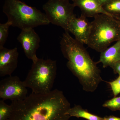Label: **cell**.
<instances>
[{
	"mask_svg": "<svg viewBox=\"0 0 120 120\" xmlns=\"http://www.w3.org/2000/svg\"><path fill=\"white\" fill-rule=\"evenodd\" d=\"M112 91L114 96L116 97L120 93V76L118 78L112 82H109Z\"/></svg>",
	"mask_w": 120,
	"mask_h": 120,
	"instance_id": "ac0fdd59",
	"label": "cell"
},
{
	"mask_svg": "<svg viewBox=\"0 0 120 120\" xmlns=\"http://www.w3.org/2000/svg\"><path fill=\"white\" fill-rule=\"evenodd\" d=\"M75 7L69 0H48L43 9L50 23L67 31L70 22L76 16L74 13Z\"/></svg>",
	"mask_w": 120,
	"mask_h": 120,
	"instance_id": "8992f818",
	"label": "cell"
},
{
	"mask_svg": "<svg viewBox=\"0 0 120 120\" xmlns=\"http://www.w3.org/2000/svg\"><path fill=\"white\" fill-rule=\"evenodd\" d=\"M86 18L82 15L78 18L75 16L70 22L67 31L72 34L75 39L83 45L87 44L91 29V23Z\"/></svg>",
	"mask_w": 120,
	"mask_h": 120,
	"instance_id": "30bf717a",
	"label": "cell"
},
{
	"mask_svg": "<svg viewBox=\"0 0 120 120\" xmlns=\"http://www.w3.org/2000/svg\"><path fill=\"white\" fill-rule=\"evenodd\" d=\"M11 26V22H8L0 24V48L4 47L8 36L9 29Z\"/></svg>",
	"mask_w": 120,
	"mask_h": 120,
	"instance_id": "2e32d148",
	"label": "cell"
},
{
	"mask_svg": "<svg viewBox=\"0 0 120 120\" xmlns=\"http://www.w3.org/2000/svg\"><path fill=\"white\" fill-rule=\"evenodd\" d=\"M120 62V39L111 47L101 52L98 63L102 64L103 68L110 67Z\"/></svg>",
	"mask_w": 120,
	"mask_h": 120,
	"instance_id": "7c38bea8",
	"label": "cell"
},
{
	"mask_svg": "<svg viewBox=\"0 0 120 120\" xmlns=\"http://www.w3.org/2000/svg\"><path fill=\"white\" fill-rule=\"evenodd\" d=\"M8 120H69L71 104L61 91L31 93L24 99L12 101Z\"/></svg>",
	"mask_w": 120,
	"mask_h": 120,
	"instance_id": "6da1fadb",
	"label": "cell"
},
{
	"mask_svg": "<svg viewBox=\"0 0 120 120\" xmlns=\"http://www.w3.org/2000/svg\"><path fill=\"white\" fill-rule=\"evenodd\" d=\"M17 39L22 45L26 57L33 62H36L38 58L36 52L41 41L38 34L34 29L22 30Z\"/></svg>",
	"mask_w": 120,
	"mask_h": 120,
	"instance_id": "ba28073f",
	"label": "cell"
},
{
	"mask_svg": "<svg viewBox=\"0 0 120 120\" xmlns=\"http://www.w3.org/2000/svg\"><path fill=\"white\" fill-rule=\"evenodd\" d=\"M103 8L110 15L120 19V0H112Z\"/></svg>",
	"mask_w": 120,
	"mask_h": 120,
	"instance_id": "5bb4252c",
	"label": "cell"
},
{
	"mask_svg": "<svg viewBox=\"0 0 120 120\" xmlns=\"http://www.w3.org/2000/svg\"><path fill=\"white\" fill-rule=\"evenodd\" d=\"M19 53L16 47L8 49L0 48V76H11L18 65Z\"/></svg>",
	"mask_w": 120,
	"mask_h": 120,
	"instance_id": "9c48e42d",
	"label": "cell"
},
{
	"mask_svg": "<svg viewBox=\"0 0 120 120\" xmlns=\"http://www.w3.org/2000/svg\"><path fill=\"white\" fill-rule=\"evenodd\" d=\"M103 120H120V117L110 116L103 117Z\"/></svg>",
	"mask_w": 120,
	"mask_h": 120,
	"instance_id": "ffe728a7",
	"label": "cell"
},
{
	"mask_svg": "<svg viewBox=\"0 0 120 120\" xmlns=\"http://www.w3.org/2000/svg\"></svg>",
	"mask_w": 120,
	"mask_h": 120,
	"instance_id": "7402d4cb",
	"label": "cell"
},
{
	"mask_svg": "<svg viewBox=\"0 0 120 120\" xmlns=\"http://www.w3.org/2000/svg\"><path fill=\"white\" fill-rule=\"evenodd\" d=\"M27 88L19 77L9 76L0 82V98L4 101L23 100L27 97Z\"/></svg>",
	"mask_w": 120,
	"mask_h": 120,
	"instance_id": "52a82bcc",
	"label": "cell"
},
{
	"mask_svg": "<svg viewBox=\"0 0 120 120\" xmlns=\"http://www.w3.org/2000/svg\"><path fill=\"white\" fill-rule=\"evenodd\" d=\"M12 112L11 105L5 103L4 101H0V120H8Z\"/></svg>",
	"mask_w": 120,
	"mask_h": 120,
	"instance_id": "9a60e30c",
	"label": "cell"
},
{
	"mask_svg": "<svg viewBox=\"0 0 120 120\" xmlns=\"http://www.w3.org/2000/svg\"><path fill=\"white\" fill-rule=\"evenodd\" d=\"M72 1L75 7H79L81 10V15L86 17H94L101 14L111 16L104 10L99 0H72Z\"/></svg>",
	"mask_w": 120,
	"mask_h": 120,
	"instance_id": "8fae6325",
	"label": "cell"
},
{
	"mask_svg": "<svg viewBox=\"0 0 120 120\" xmlns=\"http://www.w3.org/2000/svg\"><path fill=\"white\" fill-rule=\"evenodd\" d=\"M111 0H99L100 4H101L102 7L103 5L107 4L108 2L111 1Z\"/></svg>",
	"mask_w": 120,
	"mask_h": 120,
	"instance_id": "44dd1931",
	"label": "cell"
},
{
	"mask_svg": "<svg viewBox=\"0 0 120 120\" xmlns=\"http://www.w3.org/2000/svg\"><path fill=\"white\" fill-rule=\"evenodd\" d=\"M87 45L91 49L101 52L110 44L120 39V19L106 14L94 17Z\"/></svg>",
	"mask_w": 120,
	"mask_h": 120,
	"instance_id": "3957f363",
	"label": "cell"
},
{
	"mask_svg": "<svg viewBox=\"0 0 120 120\" xmlns=\"http://www.w3.org/2000/svg\"><path fill=\"white\" fill-rule=\"evenodd\" d=\"M103 107L109 109L112 111L120 110V97H115L106 101L102 105Z\"/></svg>",
	"mask_w": 120,
	"mask_h": 120,
	"instance_id": "e0dca14e",
	"label": "cell"
},
{
	"mask_svg": "<svg viewBox=\"0 0 120 120\" xmlns=\"http://www.w3.org/2000/svg\"><path fill=\"white\" fill-rule=\"evenodd\" d=\"M116 73H118L120 76V62H117L111 67Z\"/></svg>",
	"mask_w": 120,
	"mask_h": 120,
	"instance_id": "d6986e66",
	"label": "cell"
},
{
	"mask_svg": "<svg viewBox=\"0 0 120 120\" xmlns=\"http://www.w3.org/2000/svg\"><path fill=\"white\" fill-rule=\"evenodd\" d=\"M56 61L51 59L38 58L33 62L26 79L23 81L26 87L32 93L46 94L52 90L56 75Z\"/></svg>",
	"mask_w": 120,
	"mask_h": 120,
	"instance_id": "5b68a950",
	"label": "cell"
},
{
	"mask_svg": "<svg viewBox=\"0 0 120 120\" xmlns=\"http://www.w3.org/2000/svg\"><path fill=\"white\" fill-rule=\"evenodd\" d=\"M83 45L67 31L63 34L60 41L62 54L68 60L67 67L77 77L84 90L93 92L102 81L101 71Z\"/></svg>",
	"mask_w": 120,
	"mask_h": 120,
	"instance_id": "7a4b0ae2",
	"label": "cell"
},
{
	"mask_svg": "<svg viewBox=\"0 0 120 120\" xmlns=\"http://www.w3.org/2000/svg\"><path fill=\"white\" fill-rule=\"evenodd\" d=\"M68 113L71 117L83 118L87 120H103V117L89 112L79 105H75L73 107H71Z\"/></svg>",
	"mask_w": 120,
	"mask_h": 120,
	"instance_id": "4fadbf2b",
	"label": "cell"
},
{
	"mask_svg": "<svg viewBox=\"0 0 120 120\" xmlns=\"http://www.w3.org/2000/svg\"><path fill=\"white\" fill-rule=\"evenodd\" d=\"M3 11L11 26L22 30L50 23L45 13L20 0H5Z\"/></svg>",
	"mask_w": 120,
	"mask_h": 120,
	"instance_id": "277c9868",
	"label": "cell"
}]
</instances>
